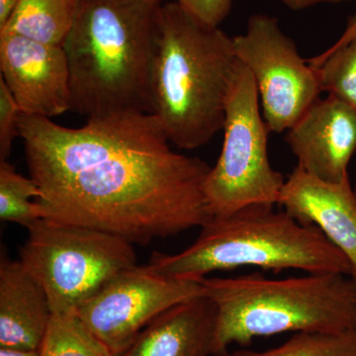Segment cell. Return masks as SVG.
<instances>
[{
	"label": "cell",
	"instance_id": "cell-24",
	"mask_svg": "<svg viewBox=\"0 0 356 356\" xmlns=\"http://www.w3.org/2000/svg\"><path fill=\"white\" fill-rule=\"evenodd\" d=\"M19 0H0V28L6 24Z\"/></svg>",
	"mask_w": 356,
	"mask_h": 356
},
{
	"label": "cell",
	"instance_id": "cell-16",
	"mask_svg": "<svg viewBox=\"0 0 356 356\" xmlns=\"http://www.w3.org/2000/svg\"><path fill=\"white\" fill-rule=\"evenodd\" d=\"M40 356H114L76 313L51 314Z\"/></svg>",
	"mask_w": 356,
	"mask_h": 356
},
{
	"label": "cell",
	"instance_id": "cell-5",
	"mask_svg": "<svg viewBox=\"0 0 356 356\" xmlns=\"http://www.w3.org/2000/svg\"><path fill=\"white\" fill-rule=\"evenodd\" d=\"M202 283L217 307L213 356L283 332H356V281L348 274L269 280L254 273Z\"/></svg>",
	"mask_w": 356,
	"mask_h": 356
},
{
	"label": "cell",
	"instance_id": "cell-1",
	"mask_svg": "<svg viewBox=\"0 0 356 356\" xmlns=\"http://www.w3.org/2000/svg\"><path fill=\"white\" fill-rule=\"evenodd\" d=\"M19 137L43 219L147 245L212 218L211 166L172 151L153 114L97 117L76 129L22 114Z\"/></svg>",
	"mask_w": 356,
	"mask_h": 356
},
{
	"label": "cell",
	"instance_id": "cell-13",
	"mask_svg": "<svg viewBox=\"0 0 356 356\" xmlns=\"http://www.w3.org/2000/svg\"><path fill=\"white\" fill-rule=\"evenodd\" d=\"M217 307L205 294L172 307L118 356H213Z\"/></svg>",
	"mask_w": 356,
	"mask_h": 356
},
{
	"label": "cell",
	"instance_id": "cell-9",
	"mask_svg": "<svg viewBox=\"0 0 356 356\" xmlns=\"http://www.w3.org/2000/svg\"><path fill=\"white\" fill-rule=\"evenodd\" d=\"M204 294L202 280L165 277L147 266H135L115 276L84 302L76 315L118 356L154 318Z\"/></svg>",
	"mask_w": 356,
	"mask_h": 356
},
{
	"label": "cell",
	"instance_id": "cell-2",
	"mask_svg": "<svg viewBox=\"0 0 356 356\" xmlns=\"http://www.w3.org/2000/svg\"><path fill=\"white\" fill-rule=\"evenodd\" d=\"M161 0H81L63 48L72 110L88 119L153 112Z\"/></svg>",
	"mask_w": 356,
	"mask_h": 356
},
{
	"label": "cell",
	"instance_id": "cell-6",
	"mask_svg": "<svg viewBox=\"0 0 356 356\" xmlns=\"http://www.w3.org/2000/svg\"><path fill=\"white\" fill-rule=\"evenodd\" d=\"M28 232L20 261L46 290L53 314L76 313L115 276L137 266L133 243L113 234L47 219Z\"/></svg>",
	"mask_w": 356,
	"mask_h": 356
},
{
	"label": "cell",
	"instance_id": "cell-26",
	"mask_svg": "<svg viewBox=\"0 0 356 356\" xmlns=\"http://www.w3.org/2000/svg\"><path fill=\"white\" fill-rule=\"evenodd\" d=\"M353 191H355V196H356V184H355V188H353Z\"/></svg>",
	"mask_w": 356,
	"mask_h": 356
},
{
	"label": "cell",
	"instance_id": "cell-17",
	"mask_svg": "<svg viewBox=\"0 0 356 356\" xmlns=\"http://www.w3.org/2000/svg\"><path fill=\"white\" fill-rule=\"evenodd\" d=\"M40 196L41 191L31 177H23L7 159H0L1 221L30 228L35 222L43 219V211L37 202Z\"/></svg>",
	"mask_w": 356,
	"mask_h": 356
},
{
	"label": "cell",
	"instance_id": "cell-15",
	"mask_svg": "<svg viewBox=\"0 0 356 356\" xmlns=\"http://www.w3.org/2000/svg\"><path fill=\"white\" fill-rule=\"evenodd\" d=\"M81 0H19L0 33L63 46Z\"/></svg>",
	"mask_w": 356,
	"mask_h": 356
},
{
	"label": "cell",
	"instance_id": "cell-19",
	"mask_svg": "<svg viewBox=\"0 0 356 356\" xmlns=\"http://www.w3.org/2000/svg\"><path fill=\"white\" fill-rule=\"evenodd\" d=\"M229 356H356V332H296L277 348L236 350Z\"/></svg>",
	"mask_w": 356,
	"mask_h": 356
},
{
	"label": "cell",
	"instance_id": "cell-8",
	"mask_svg": "<svg viewBox=\"0 0 356 356\" xmlns=\"http://www.w3.org/2000/svg\"><path fill=\"white\" fill-rule=\"evenodd\" d=\"M233 43L236 58L254 77L269 131L287 132L323 93L317 70L268 15L252 16L247 31L233 37Z\"/></svg>",
	"mask_w": 356,
	"mask_h": 356
},
{
	"label": "cell",
	"instance_id": "cell-25",
	"mask_svg": "<svg viewBox=\"0 0 356 356\" xmlns=\"http://www.w3.org/2000/svg\"><path fill=\"white\" fill-rule=\"evenodd\" d=\"M0 356H40V350H19V348H0Z\"/></svg>",
	"mask_w": 356,
	"mask_h": 356
},
{
	"label": "cell",
	"instance_id": "cell-10",
	"mask_svg": "<svg viewBox=\"0 0 356 356\" xmlns=\"http://www.w3.org/2000/svg\"><path fill=\"white\" fill-rule=\"evenodd\" d=\"M0 70L22 114L51 119L72 110L69 63L62 46L0 33Z\"/></svg>",
	"mask_w": 356,
	"mask_h": 356
},
{
	"label": "cell",
	"instance_id": "cell-20",
	"mask_svg": "<svg viewBox=\"0 0 356 356\" xmlns=\"http://www.w3.org/2000/svg\"><path fill=\"white\" fill-rule=\"evenodd\" d=\"M21 115L15 98L0 77V159H8L14 140L19 137Z\"/></svg>",
	"mask_w": 356,
	"mask_h": 356
},
{
	"label": "cell",
	"instance_id": "cell-21",
	"mask_svg": "<svg viewBox=\"0 0 356 356\" xmlns=\"http://www.w3.org/2000/svg\"><path fill=\"white\" fill-rule=\"evenodd\" d=\"M182 8L199 20L219 27L229 15L233 0H175Z\"/></svg>",
	"mask_w": 356,
	"mask_h": 356
},
{
	"label": "cell",
	"instance_id": "cell-3",
	"mask_svg": "<svg viewBox=\"0 0 356 356\" xmlns=\"http://www.w3.org/2000/svg\"><path fill=\"white\" fill-rule=\"evenodd\" d=\"M238 60L233 38L177 2L161 4L152 69L153 112L170 144L195 149L222 130Z\"/></svg>",
	"mask_w": 356,
	"mask_h": 356
},
{
	"label": "cell",
	"instance_id": "cell-22",
	"mask_svg": "<svg viewBox=\"0 0 356 356\" xmlns=\"http://www.w3.org/2000/svg\"><path fill=\"white\" fill-rule=\"evenodd\" d=\"M292 10H304L320 4H341L350 0H277Z\"/></svg>",
	"mask_w": 356,
	"mask_h": 356
},
{
	"label": "cell",
	"instance_id": "cell-14",
	"mask_svg": "<svg viewBox=\"0 0 356 356\" xmlns=\"http://www.w3.org/2000/svg\"><path fill=\"white\" fill-rule=\"evenodd\" d=\"M46 290L22 262H0V348L40 350L51 318Z\"/></svg>",
	"mask_w": 356,
	"mask_h": 356
},
{
	"label": "cell",
	"instance_id": "cell-11",
	"mask_svg": "<svg viewBox=\"0 0 356 356\" xmlns=\"http://www.w3.org/2000/svg\"><path fill=\"white\" fill-rule=\"evenodd\" d=\"M298 166L332 184L348 178L356 152V110L334 95L318 98L286 132Z\"/></svg>",
	"mask_w": 356,
	"mask_h": 356
},
{
	"label": "cell",
	"instance_id": "cell-4",
	"mask_svg": "<svg viewBox=\"0 0 356 356\" xmlns=\"http://www.w3.org/2000/svg\"><path fill=\"white\" fill-rule=\"evenodd\" d=\"M274 205L250 204L229 216L212 217L191 247L175 254L154 252L147 266L165 277L199 281L241 266L351 276L346 255L320 229L274 210Z\"/></svg>",
	"mask_w": 356,
	"mask_h": 356
},
{
	"label": "cell",
	"instance_id": "cell-23",
	"mask_svg": "<svg viewBox=\"0 0 356 356\" xmlns=\"http://www.w3.org/2000/svg\"><path fill=\"white\" fill-rule=\"evenodd\" d=\"M356 37V14L355 15L351 16L350 20H348V25H346V30H344L343 35L339 37L336 43L332 44L327 50H336L339 47L343 46L351 41Z\"/></svg>",
	"mask_w": 356,
	"mask_h": 356
},
{
	"label": "cell",
	"instance_id": "cell-7",
	"mask_svg": "<svg viewBox=\"0 0 356 356\" xmlns=\"http://www.w3.org/2000/svg\"><path fill=\"white\" fill-rule=\"evenodd\" d=\"M224 140L205 182L211 217L254 203L277 204L285 179L269 161L268 134L254 77L238 60L225 113Z\"/></svg>",
	"mask_w": 356,
	"mask_h": 356
},
{
	"label": "cell",
	"instance_id": "cell-12",
	"mask_svg": "<svg viewBox=\"0 0 356 356\" xmlns=\"http://www.w3.org/2000/svg\"><path fill=\"white\" fill-rule=\"evenodd\" d=\"M277 204L301 224L320 229L346 255L356 281V196L350 178L332 184L297 165L285 180Z\"/></svg>",
	"mask_w": 356,
	"mask_h": 356
},
{
	"label": "cell",
	"instance_id": "cell-18",
	"mask_svg": "<svg viewBox=\"0 0 356 356\" xmlns=\"http://www.w3.org/2000/svg\"><path fill=\"white\" fill-rule=\"evenodd\" d=\"M315 67L323 92L343 100L356 110V37L336 50L308 60Z\"/></svg>",
	"mask_w": 356,
	"mask_h": 356
}]
</instances>
